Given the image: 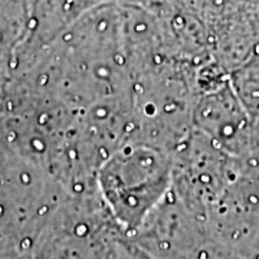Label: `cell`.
Here are the masks:
<instances>
[{"mask_svg": "<svg viewBox=\"0 0 259 259\" xmlns=\"http://www.w3.org/2000/svg\"><path fill=\"white\" fill-rule=\"evenodd\" d=\"M175 154L127 140L98 167L95 186L124 238L133 236L173 186Z\"/></svg>", "mask_w": 259, "mask_h": 259, "instance_id": "obj_1", "label": "cell"}, {"mask_svg": "<svg viewBox=\"0 0 259 259\" xmlns=\"http://www.w3.org/2000/svg\"><path fill=\"white\" fill-rule=\"evenodd\" d=\"M193 128L231 157L252 144L253 121L232 90L229 76L196 95Z\"/></svg>", "mask_w": 259, "mask_h": 259, "instance_id": "obj_2", "label": "cell"}, {"mask_svg": "<svg viewBox=\"0 0 259 259\" xmlns=\"http://www.w3.org/2000/svg\"><path fill=\"white\" fill-rule=\"evenodd\" d=\"M229 82L243 108L252 117L259 115V47L239 66L229 72Z\"/></svg>", "mask_w": 259, "mask_h": 259, "instance_id": "obj_3", "label": "cell"}, {"mask_svg": "<svg viewBox=\"0 0 259 259\" xmlns=\"http://www.w3.org/2000/svg\"><path fill=\"white\" fill-rule=\"evenodd\" d=\"M252 121H253V133H255V136L259 139V115L255 117Z\"/></svg>", "mask_w": 259, "mask_h": 259, "instance_id": "obj_4", "label": "cell"}]
</instances>
